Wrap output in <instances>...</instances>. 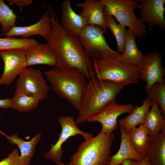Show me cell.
<instances>
[{
	"label": "cell",
	"mask_w": 165,
	"mask_h": 165,
	"mask_svg": "<svg viewBox=\"0 0 165 165\" xmlns=\"http://www.w3.org/2000/svg\"><path fill=\"white\" fill-rule=\"evenodd\" d=\"M145 157L150 165H165V128L156 137L150 138Z\"/></svg>",
	"instance_id": "obj_23"
},
{
	"label": "cell",
	"mask_w": 165,
	"mask_h": 165,
	"mask_svg": "<svg viewBox=\"0 0 165 165\" xmlns=\"http://www.w3.org/2000/svg\"><path fill=\"white\" fill-rule=\"evenodd\" d=\"M89 80L75 120L77 125L87 121L90 116L116 103L117 96L126 86L104 80L96 76Z\"/></svg>",
	"instance_id": "obj_2"
},
{
	"label": "cell",
	"mask_w": 165,
	"mask_h": 165,
	"mask_svg": "<svg viewBox=\"0 0 165 165\" xmlns=\"http://www.w3.org/2000/svg\"><path fill=\"white\" fill-rule=\"evenodd\" d=\"M12 104V98L0 99V108H11Z\"/></svg>",
	"instance_id": "obj_32"
},
{
	"label": "cell",
	"mask_w": 165,
	"mask_h": 165,
	"mask_svg": "<svg viewBox=\"0 0 165 165\" xmlns=\"http://www.w3.org/2000/svg\"><path fill=\"white\" fill-rule=\"evenodd\" d=\"M49 89L40 70L27 67L18 76L13 97L28 94L37 96L41 101L47 97Z\"/></svg>",
	"instance_id": "obj_8"
},
{
	"label": "cell",
	"mask_w": 165,
	"mask_h": 165,
	"mask_svg": "<svg viewBox=\"0 0 165 165\" xmlns=\"http://www.w3.org/2000/svg\"><path fill=\"white\" fill-rule=\"evenodd\" d=\"M0 134L4 136L10 143L18 146L21 152L20 156L22 165H29L33 156L35 146L41 138V134H37L31 140L27 141L18 137L16 134L9 136L0 130Z\"/></svg>",
	"instance_id": "obj_22"
},
{
	"label": "cell",
	"mask_w": 165,
	"mask_h": 165,
	"mask_svg": "<svg viewBox=\"0 0 165 165\" xmlns=\"http://www.w3.org/2000/svg\"><path fill=\"white\" fill-rule=\"evenodd\" d=\"M104 13L107 28L110 30L116 38L118 52L122 53L124 48L127 30L124 25L117 24L113 16L104 8Z\"/></svg>",
	"instance_id": "obj_25"
},
{
	"label": "cell",
	"mask_w": 165,
	"mask_h": 165,
	"mask_svg": "<svg viewBox=\"0 0 165 165\" xmlns=\"http://www.w3.org/2000/svg\"><path fill=\"white\" fill-rule=\"evenodd\" d=\"M58 122L61 127V130L57 141L52 144L50 150L45 155L47 159L54 162L56 165H67L61 161L63 153L62 148L63 144L69 138L77 135H82L85 140L93 137V134L84 132L77 126L75 120L71 116H61L58 119Z\"/></svg>",
	"instance_id": "obj_9"
},
{
	"label": "cell",
	"mask_w": 165,
	"mask_h": 165,
	"mask_svg": "<svg viewBox=\"0 0 165 165\" xmlns=\"http://www.w3.org/2000/svg\"><path fill=\"white\" fill-rule=\"evenodd\" d=\"M135 37V35L131 30H127L124 50L116 59L122 63L139 68L144 56L137 46Z\"/></svg>",
	"instance_id": "obj_19"
},
{
	"label": "cell",
	"mask_w": 165,
	"mask_h": 165,
	"mask_svg": "<svg viewBox=\"0 0 165 165\" xmlns=\"http://www.w3.org/2000/svg\"><path fill=\"white\" fill-rule=\"evenodd\" d=\"M51 23L48 10L42 15L37 22L25 26H14L7 34L6 37L20 36L27 38L34 35L42 36L46 40L48 38L51 28Z\"/></svg>",
	"instance_id": "obj_14"
},
{
	"label": "cell",
	"mask_w": 165,
	"mask_h": 165,
	"mask_svg": "<svg viewBox=\"0 0 165 165\" xmlns=\"http://www.w3.org/2000/svg\"><path fill=\"white\" fill-rule=\"evenodd\" d=\"M137 7L140 10V19L144 24L147 23L149 31L155 26L161 29L165 28L164 0H141Z\"/></svg>",
	"instance_id": "obj_13"
},
{
	"label": "cell",
	"mask_w": 165,
	"mask_h": 165,
	"mask_svg": "<svg viewBox=\"0 0 165 165\" xmlns=\"http://www.w3.org/2000/svg\"><path fill=\"white\" fill-rule=\"evenodd\" d=\"M104 34L99 27L89 25L82 31L79 37L86 53L92 59H117L121 54L110 48Z\"/></svg>",
	"instance_id": "obj_7"
},
{
	"label": "cell",
	"mask_w": 165,
	"mask_h": 165,
	"mask_svg": "<svg viewBox=\"0 0 165 165\" xmlns=\"http://www.w3.org/2000/svg\"><path fill=\"white\" fill-rule=\"evenodd\" d=\"M4 69L0 78V86H9L27 68L26 50L13 49L0 51Z\"/></svg>",
	"instance_id": "obj_10"
},
{
	"label": "cell",
	"mask_w": 165,
	"mask_h": 165,
	"mask_svg": "<svg viewBox=\"0 0 165 165\" xmlns=\"http://www.w3.org/2000/svg\"><path fill=\"white\" fill-rule=\"evenodd\" d=\"M51 28L47 43L55 54V67L80 71L87 79L96 76L92 59L86 53L78 36L64 30L55 11L48 7Z\"/></svg>",
	"instance_id": "obj_1"
},
{
	"label": "cell",
	"mask_w": 165,
	"mask_h": 165,
	"mask_svg": "<svg viewBox=\"0 0 165 165\" xmlns=\"http://www.w3.org/2000/svg\"><path fill=\"white\" fill-rule=\"evenodd\" d=\"M16 18L13 10L3 0H0V24L2 35L7 34L15 26Z\"/></svg>",
	"instance_id": "obj_28"
},
{
	"label": "cell",
	"mask_w": 165,
	"mask_h": 165,
	"mask_svg": "<svg viewBox=\"0 0 165 165\" xmlns=\"http://www.w3.org/2000/svg\"><path fill=\"white\" fill-rule=\"evenodd\" d=\"M52 90L79 110L86 87L84 75L76 69L54 67L44 72Z\"/></svg>",
	"instance_id": "obj_3"
},
{
	"label": "cell",
	"mask_w": 165,
	"mask_h": 165,
	"mask_svg": "<svg viewBox=\"0 0 165 165\" xmlns=\"http://www.w3.org/2000/svg\"><path fill=\"white\" fill-rule=\"evenodd\" d=\"M121 140L120 147L117 153L111 156L107 165H119L127 160H133L138 162H141L143 157L134 149L129 140L128 134L122 127L119 126Z\"/></svg>",
	"instance_id": "obj_18"
},
{
	"label": "cell",
	"mask_w": 165,
	"mask_h": 165,
	"mask_svg": "<svg viewBox=\"0 0 165 165\" xmlns=\"http://www.w3.org/2000/svg\"><path fill=\"white\" fill-rule=\"evenodd\" d=\"M38 44L33 38H17L14 37H0V51L13 49L27 50Z\"/></svg>",
	"instance_id": "obj_26"
},
{
	"label": "cell",
	"mask_w": 165,
	"mask_h": 165,
	"mask_svg": "<svg viewBox=\"0 0 165 165\" xmlns=\"http://www.w3.org/2000/svg\"><path fill=\"white\" fill-rule=\"evenodd\" d=\"M27 68L37 64H45L55 67L57 63L56 55L47 44H38L26 50Z\"/></svg>",
	"instance_id": "obj_17"
},
{
	"label": "cell",
	"mask_w": 165,
	"mask_h": 165,
	"mask_svg": "<svg viewBox=\"0 0 165 165\" xmlns=\"http://www.w3.org/2000/svg\"><path fill=\"white\" fill-rule=\"evenodd\" d=\"M152 102V100L146 98L142 105L134 107L129 115L118 121L119 126L122 127L128 133L138 125L143 124Z\"/></svg>",
	"instance_id": "obj_20"
},
{
	"label": "cell",
	"mask_w": 165,
	"mask_h": 165,
	"mask_svg": "<svg viewBox=\"0 0 165 165\" xmlns=\"http://www.w3.org/2000/svg\"><path fill=\"white\" fill-rule=\"evenodd\" d=\"M148 97L155 100L163 116H165V82H157L151 87Z\"/></svg>",
	"instance_id": "obj_29"
},
{
	"label": "cell",
	"mask_w": 165,
	"mask_h": 165,
	"mask_svg": "<svg viewBox=\"0 0 165 165\" xmlns=\"http://www.w3.org/2000/svg\"><path fill=\"white\" fill-rule=\"evenodd\" d=\"M151 107L143 124L147 129L149 138H152L159 135L165 128V119L154 99H152Z\"/></svg>",
	"instance_id": "obj_21"
},
{
	"label": "cell",
	"mask_w": 165,
	"mask_h": 165,
	"mask_svg": "<svg viewBox=\"0 0 165 165\" xmlns=\"http://www.w3.org/2000/svg\"><path fill=\"white\" fill-rule=\"evenodd\" d=\"M138 165H150L147 158L145 157Z\"/></svg>",
	"instance_id": "obj_34"
},
{
	"label": "cell",
	"mask_w": 165,
	"mask_h": 165,
	"mask_svg": "<svg viewBox=\"0 0 165 165\" xmlns=\"http://www.w3.org/2000/svg\"><path fill=\"white\" fill-rule=\"evenodd\" d=\"M61 24L66 31L79 37L82 31L87 25V20L72 9L70 0H65L61 4Z\"/></svg>",
	"instance_id": "obj_16"
},
{
	"label": "cell",
	"mask_w": 165,
	"mask_h": 165,
	"mask_svg": "<svg viewBox=\"0 0 165 165\" xmlns=\"http://www.w3.org/2000/svg\"><path fill=\"white\" fill-rule=\"evenodd\" d=\"M105 9L119 23L128 27L139 38H142L146 34L145 25L134 13L139 0H101Z\"/></svg>",
	"instance_id": "obj_6"
},
{
	"label": "cell",
	"mask_w": 165,
	"mask_h": 165,
	"mask_svg": "<svg viewBox=\"0 0 165 165\" xmlns=\"http://www.w3.org/2000/svg\"><path fill=\"white\" fill-rule=\"evenodd\" d=\"M6 1L10 5H16L20 11L22 10L23 7L29 5L32 2L31 0H7Z\"/></svg>",
	"instance_id": "obj_31"
},
{
	"label": "cell",
	"mask_w": 165,
	"mask_h": 165,
	"mask_svg": "<svg viewBox=\"0 0 165 165\" xmlns=\"http://www.w3.org/2000/svg\"><path fill=\"white\" fill-rule=\"evenodd\" d=\"M82 9L80 15L87 20L88 25L100 28L105 33L107 27L104 13V6L101 0H86L76 4Z\"/></svg>",
	"instance_id": "obj_15"
},
{
	"label": "cell",
	"mask_w": 165,
	"mask_h": 165,
	"mask_svg": "<svg viewBox=\"0 0 165 165\" xmlns=\"http://www.w3.org/2000/svg\"><path fill=\"white\" fill-rule=\"evenodd\" d=\"M11 108L19 111L28 112L37 107L40 101L37 96L28 94H23L12 98Z\"/></svg>",
	"instance_id": "obj_27"
},
{
	"label": "cell",
	"mask_w": 165,
	"mask_h": 165,
	"mask_svg": "<svg viewBox=\"0 0 165 165\" xmlns=\"http://www.w3.org/2000/svg\"><path fill=\"white\" fill-rule=\"evenodd\" d=\"M139 163L133 160H129L124 161L121 164V165H138Z\"/></svg>",
	"instance_id": "obj_33"
},
{
	"label": "cell",
	"mask_w": 165,
	"mask_h": 165,
	"mask_svg": "<svg viewBox=\"0 0 165 165\" xmlns=\"http://www.w3.org/2000/svg\"><path fill=\"white\" fill-rule=\"evenodd\" d=\"M134 108L131 104H111L99 112L89 117L87 121L98 122L102 126L101 131L104 133L113 132L117 128V119L120 115L130 113Z\"/></svg>",
	"instance_id": "obj_12"
},
{
	"label": "cell",
	"mask_w": 165,
	"mask_h": 165,
	"mask_svg": "<svg viewBox=\"0 0 165 165\" xmlns=\"http://www.w3.org/2000/svg\"><path fill=\"white\" fill-rule=\"evenodd\" d=\"M0 165H22L18 149H13L7 157L0 161Z\"/></svg>",
	"instance_id": "obj_30"
},
{
	"label": "cell",
	"mask_w": 165,
	"mask_h": 165,
	"mask_svg": "<svg viewBox=\"0 0 165 165\" xmlns=\"http://www.w3.org/2000/svg\"><path fill=\"white\" fill-rule=\"evenodd\" d=\"M139 68L140 79L146 83L144 89L147 95L155 83L165 82V70L161 55L158 52L148 53L145 55Z\"/></svg>",
	"instance_id": "obj_11"
},
{
	"label": "cell",
	"mask_w": 165,
	"mask_h": 165,
	"mask_svg": "<svg viewBox=\"0 0 165 165\" xmlns=\"http://www.w3.org/2000/svg\"><path fill=\"white\" fill-rule=\"evenodd\" d=\"M115 136L112 132L100 131L82 142L71 156L67 165H107Z\"/></svg>",
	"instance_id": "obj_4"
},
{
	"label": "cell",
	"mask_w": 165,
	"mask_h": 165,
	"mask_svg": "<svg viewBox=\"0 0 165 165\" xmlns=\"http://www.w3.org/2000/svg\"><path fill=\"white\" fill-rule=\"evenodd\" d=\"M97 77L116 83L138 84L140 75L139 68L122 63L116 59H92Z\"/></svg>",
	"instance_id": "obj_5"
},
{
	"label": "cell",
	"mask_w": 165,
	"mask_h": 165,
	"mask_svg": "<svg viewBox=\"0 0 165 165\" xmlns=\"http://www.w3.org/2000/svg\"><path fill=\"white\" fill-rule=\"evenodd\" d=\"M128 134L130 141L134 149L143 157H145L150 141L147 128L142 124Z\"/></svg>",
	"instance_id": "obj_24"
}]
</instances>
